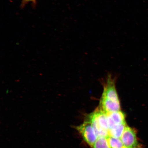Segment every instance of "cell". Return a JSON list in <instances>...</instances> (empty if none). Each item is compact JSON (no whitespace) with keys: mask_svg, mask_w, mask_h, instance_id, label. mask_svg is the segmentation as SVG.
Here are the masks:
<instances>
[{"mask_svg":"<svg viewBox=\"0 0 148 148\" xmlns=\"http://www.w3.org/2000/svg\"><path fill=\"white\" fill-rule=\"evenodd\" d=\"M99 108L106 113L120 110V104L116 88L115 79L109 75L103 84Z\"/></svg>","mask_w":148,"mask_h":148,"instance_id":"cell-1","label":"cell"},{"mask_svg":"<svg viewBox=\"0 0 148 148\" xmlns=\"http://www.w3.org/2000/svg\"><path fill=\"white\" fill-rule=\"evenodd\" d=\"M86 119L91 122L98 138L109 136L107 114L99 108L88 115Z\"/></svg>","mask_w":148,"mask_h":148,"instance_id":"cell-2","label":"cell"},{"mask_svg":"<svg viewBox=\"0 0 148 148\" xmlns=\"http://www.w3.org/2000/svg\"><path fill=\"white\" fill-rule=\"evenodd\" d=\"M77 129L80 133L85 141L92 147L98 137L91 122L86 119L82 124L77 127Z\"/></svg>","mask_w":148,"mask_h":148,"instance_id":"cell-3","label":"cell"},{"mask_svg":"<svg viewBox=\"0 0 148 148\" xmlns=\"http://www.w3.org/2000/svg\"><path fill=\"white\" fill-rule=\"evenodd\" d=\"M120 138L125 147L134 148L140 147L136 132L127 126L125 127Z\"/></svg>","mask_w":148,"mask_h":148,"instance_id":"cell-4","label":"cell"},{"mask_svg":"<svg viewBox=\"0 0 148 148\" xmlns=\"http://www.w3.org/2000/svg\"><path fill=\"white\" fill-rule=\"evenodd\" d=\"M107 114L109 130L115 125L126 123L125 114L121 111L109 113Z\"/></svg>","mask_w":148,"mask_h":148,"instance_id":"cell-5","label":"cell"},{"mask_svg":"<svg viewBox=\"0 0 148 148\" xmlns=\"http://www.w3.org/2000/svg\"><path fill=\"white\" fill-rule=\"evenodd\" d=\"M126 123L115 125L108 131L109 136L114 138H120L126 127Z\"/></svg>","mask_w":148,"mask_h":148,"instance_id":"cell-6","label":"cell"},{"mask_svg":"<svg viewBox=\"0 0 148 148\" xmlns=\"http://www.w3.org/2000/svg\"><path fill=\"white\" fill-rule=\"evenodd\" d=\"M107 140L110 148H123L124 145L120 138L108 136Z\"/></svg>","mask_w":148,"mask_h":148,"instance_id":"cell-7","label":"cell"},{"mask_svg":"<svg viewBox=\"0 0 148 148\" xmlns=\"http://www.w3.org/2000/svg\"><path fill=\"white\" fill-rule=\"evenodd\" d=\"M92 148H110L108 143L107 137H101L98 138L94 143Z\"/></svg>","mask_w":148,"mask_h":148,"instance_id":"cell-8","label":"cell"},{"mask_svg":"<svg viewBox=\"0 0 148 148\" xmlns=\"http://www.w3.org/2000/svg\"><path fill=\"white\" fill-rule=\"evenodd\" d=\"M32 3L33 6H36V0H22L21 5V8H23L27 3Z\"/></svg>","mask_w":148,"mask_h":148,"instance_id":"cell-9","label":"cell"},{"mask_svg":"<svg viewBox=\"0 0 148 148\" xmlns=\"http://www.w3.org/2000/svg\"><path fill=\"white\" fill-rule=\"evenodd\" d=\"M123 148H126V147H124ZM140 148V147H136V148Z\"/></svg>","mask_w":148,"mask_h":148,"instance_id":"cell-10","label":"cell"}]
</instances>
